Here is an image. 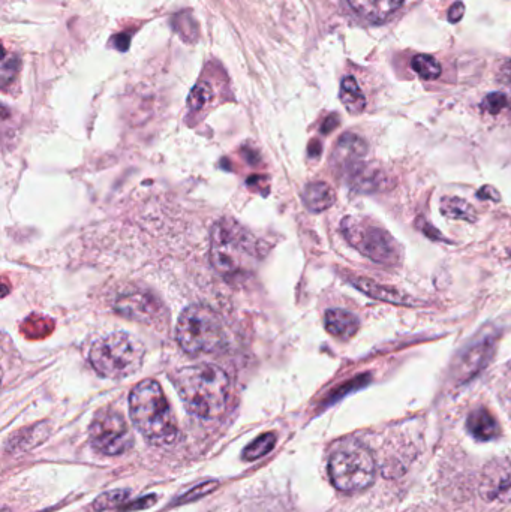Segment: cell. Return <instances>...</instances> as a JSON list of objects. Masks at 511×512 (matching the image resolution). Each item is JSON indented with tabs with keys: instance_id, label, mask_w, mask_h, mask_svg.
I'll return each mask as SVG.
<instances>
[{
	"instance_id": "6da1fadb",
	"label": "cell",
	"mask_w": 511,
	"mask_h": 512,
	"mask_svg": "<svg viewBox=\"0 0 511 512\" xmlns=\"http://www.w3.org/2000/svg\"><path fill=\"white\" fill-rule=\"evenodd\" d=\"M174 384L183 405L192 415L212 420L227 409L230 378L215 364L183 367L177 372Z\"/></svg>"
},
{
	"instance_id": "7a4b0ae2",
	"label": "cell",
	"mask_w": 511,
	"mask_h": 512,
	"mask_svg": "<svg viewBox=\"0 0 511 512\" xmlns=\"http://www.w3.org/2000/svg\"><path fill=\"white\" fill-rule=\"evenodd\" d=\"M129 412L135 429L156 447H168L179 436L176 417L158 382L146 379L129 396Z\"/></svg>"
},
{
	"instance_id": "3957f363",
	"label": "cell",
	"mask_w": 511,
	"mask_h": 512,
	"mask_svg": "<svg viewBox=\"0 0 511 512\" xmlns=\"http://www.w3.org/2000/svg\"><path fill=\"white\" fill-rule=\"evenodd\" d=\"M257 261L255 239L231 219L219 221L210 236V262L225 279H240L251 273Z\"/></svg>"
},
{
	"instance_id": "277c9868",
	"label": "cell",
	"mask_w": 511,
	"mask_h": 512,
	"mask_svg": "<svg viewBox=\"0 0 511 512\" xmlns=\"http://www.w3.org/2000/svg\"><path fill=\"white\" fill-rule=\"evenodd\" d=\"M89 360L104 378H128L143 366L144 346L132 334L116 331L93 343Z\"/></svg>"
},
{
	"instance_id": "5b68a950",
	"label": "cell",
	"mask_w": 511,
	"mask_h": 512,
	"mask_svg": "<svg viewBox=\"0 0 511 512\" xmlns=\"http://www.w3.org/2000/svg\"><path fill=\"white\" fill-rule=\"evenodd\" d=\"M176 336L180 348L192 357L213 354L225 343L221 318L210 307L198 304L183 310L177 322Z\"/></svg>"
},
{
	"instance_id": "8992f818",
	"label": "cell",
	"mask_w": 511,
	"mask_h": 512,
	"mask_svg": "<svg viewBox=\"0 0 511 512\" xmlns=\"http://www.w3.org/2000/svg\"><path fill=\"white\" fill-rule=\"evenodd\" d=\"M375 472L374 456L359 444L344 445L329 460L330 481L341 492L368 489L374 483Z\"/></svg>"
},
{
	"instance_id": "52a82bcc",
	"label": "cell",
	"mask_w": 511,
	"mask_h": 512,
	"mask_svg": "<svg viewBox=\"0 0 511 512\" xmlns=\"http://www.w3.org/2000/svg\"><path fill=\"white\" fill-rule=\"evenodd\" d=\"M341 228L348 243L372 261L395 265L401 259L398 242L384 228L372 224L368 219L348 216L342 221Z\"/></svg>"
},
{
	"instance_id": "ba28073f",
	"label": "cell",
	"mask_w": 511,
	"mask_h": 512,
	"mask_svg": "<svg viewBox=\"0 0 511 512\" xmlns=\"http://www.w3.org/2000/svg\"><path fill=\"white\" fill-rule=\"evenodd\" d=\"M89 441L93 450L99 454L120 456L131 450L134 436L120 412L102 409L90 424Z\"/></svg>"
},
{
	"instance_id": "9c48e42d",
	"label": "cell",
	"mask_w": 511,
	"mask_h": 512,
	"mask_svg": "<svg viewBox=\"0 0 511 512\" xmlns=\"http://www.w3.org/2000/svg\"><path fill=\"white\" fill-rule=\"evenodd\" d=\"M368 144L359 135L345 134L339 138L333 150V168L339 176L350 182L360 171L368 167Z\"/></svg>"
},
{
	"instance_id": "30bf717a",
	"label": "cell",
	"mask_w": 511,
	"mask_h": 512,
	"mask_svg": "<svg viewBox=\"0 0 511 512\" xmlns=\"http://www.w3.org/2000/svg\"><path fill=\"white\" fill-rule=\"evenodd\" d=\"M480 495L485 501L497 504L511 502V463L509 460H492L483 469Z\"/></svg>"
},
{
	"instance_id": "8fae6325",
	"label": "cell",
	"mask_w": 511,
	"mask_h": 512,
	"mask_svg": "<svg viewBox=\"0 0 511 512\" xmlns=\"http://www.w3.org/2000/svg\"><path fill=\"white\" fill-rule=\"evenodd\" d=\"M116 310L128 318L135 321L143 322V324H156L159 319L164 318L162 312L164 307L149 292L128 291L119 295L116 301Z\"/></svg>"
},
{
	"instance_id": "7c38bea8",
	"label": "cell",
	"mask_w": 511,
	"mask_h": 512,
	"mask_svg": "<svg viewBox=\"0 0 511 512\" xmlns=\"http://www.w3.org/2000/svg\"><path fill=\"white\" fill-rule=\"evenodd\" d=\"M348 5L366 20L381 23L395 14L405 0H347Z\"/></svg>"
},
{
	"instance_id": "4fadbf2b",
	"label": "cell",
	"mask_w": 511,
	"mask_h": 512,
	"mask_svg": "<svg viewBox=\"0 0 511 512\" xmlns=\"http://www.w3.org/2000/svg\"><path fill=\"white\" fill-rule=\"evenodd\" d=\"M326 328L332 336L342 340L356 336L360 321L354 313L342 309H330L326 313Z\"/></svg>"
},
{
	"instance_id": "5bb4252c",
	"label": "cell",
	"mask_w": 511,
	"mask_h": 512,
	"mask_svg": "<svg viewBox=\"0 0 511 512\" xmlns=\"http://www.w3.org/2000/svg\"><path fill=\"white\" fill-rule=\"evenodd\" d=\"M467 426L471 435L479 441H491V439L497 438L498 430H500L494 415L485 408L471 412Z\"/></svg>"
},
{
	"instance_id": "9a60e30c",
	"label": "cell",
	"mask_w": 511,
	"mask_h": 512,
	"mask_svg": "<svg viewBox=\"0 0 511 512\" xmlns=\"http://www.w3.org/2000/svg\"><path fill=\"white\" fill-rule=\"evenodd\" d=\"M303 201L312 212H324L335 204L336 194L332 186L324 182H315L306 186Z\"/></svg>"
},
{
	"instance_id": "2e32d148",
	"label": "cell",
	"mask_w": 511,
	"mask_h": 512,
	"mask_svg": "<svg viewBox=\"0 0 511 512\" xmlns=\"http://www.w3.org/2000/svg\"><path fill=\"white\" fill-rule=\"evenodd\" d=\"M353 285L360 289L363 294L369 295V297L375 298V300L386 301V303L392 304L408 303V298L401 294V292L396 291V289L387 288V286L378 285V283L372 282L371 279L357 277V279H353Z\"/></svg>"
},
{
	"instance_id": "e0dca14e",
	"label": "cell",
	"mask_w": 511,
	"mask_h": 512,
	"mask_svg": "<svg viewBox=\"0 0 511 512\" xmlns=\"http://www.w3.org/2000/svg\"><path fill=\"white\" fill-rule=\"evenodd\" d=\"M492 346L489 342L479 343L474 346L462 360L461 375L465 379L471 378L477 372L483 369L488 363V358L491 357Z\"/></svg>"
},
{
	"instance_id": "ac0fdd59",
	"label": "cell",
	"mask_w": 511,
	"mask_h": 512,
	"mask_svg": "<svg viewBox=\"0 0 511 512\" xmlns=\"http://www.w3.org/2000/svg\"><path fill=\"white\" fill-rule=\"evenodd\" d=\"M341 102L348 113L362 114L366 108V98L357 84L356 78H344L341 84Z\"/></svg>"
},
{
	"instance_id": "d6986e66",
	"label": "cell",
	"mask_w": 511,
	"mask_h": 512,
	"mask_svg": "<svg viewBox=\"0 0 511 512\" xmlns=\"http://www.w3.org/2000/svg\"><path fill=\"white\" fill-rule=\"evenodd\" d=\"M441 212L450 219H458V221H476V213L473 207L467 201L461 198L447 197L441 200Z\"/></svg>"
},
{
	"instance_id": "ffe728a7",
	"label": "cell",
	"mask_w": 511,
	"mask_h": 512,
	"mask_svg": "<svg viewBox=\"0 0 511 512\" xmlns=\"http://www.w3.org/2000/svg\"><path fill=\"white\" fill-rule=\"evenodd\" d=\"M275 445V433L261 435L260 438L255 439L254 442H251V444L243 450V459L248 460V462H255V460L261 459V457L269 454L270 451L275 448Z\"/></svg>"
},
{
	"instance_id": "44dd1931",
	"label": "cell",
	"mask_w": 511,
	"mask_h": 512,
	"mask_svg": "<svg viewBox=\"0 0 511 512\" xmlns=\"http://www.w3.org/2000/svg\"><path fill=\"white\" fill-rule=\"evenodd\" d=\"M411 66L425 80H437L441 75L440 63L428 54H417L411 62Z\"/></svg>"
},
{
	"instance_id": "7402d4cb",
	"label": "cell",
	"mask_w": 511,
	"mask_h": 512,
	"mask_svg": "<svg viewBox=\"0 0 511 512\" xmlns=\"http://www.w3.org/2000/svg\"><path fill=\"white\" fill-rule=\"evenodd\" d=\"M128 496L129 493L125 492V490H114V492L105 493V495H101L98 499H95V502H93V510H113V508L120 507Z\"/></svg>"
},
{
	"instance_id": "603a6c76",
	"label": "cell",
	"mask_w": 511,
	"mask_h": 512,
	"mask_svg": "<svg viewBox=\"0 0 511 512\" xmlns=\"http://www.w3.org/2000/svg\"><path fill=\"white\" fill-rule=\"evenodd\" d=\"M18 68H20V62H18L17 57L5 54L2 62V69H0V80H2L3 89H5L9 83H12L15 75H17Z\"/></svg>"
},
{
	"instance_id": "cb8c5ba5",
	"label": "cell",
	"mask_w": 511,
	"mask_h": 512,
	"mask_svg": "<svg viewBox=\"0 0 511 512\" xmlns=\"http://www.w3.org/2000/svg\"><path fill=\"white\" fill-rule=\"evenodd\" d=\"M509 105V99L503 95V93H491L486 96L485 101L482 102V108L489 114H498L507 108Z\"/></svg>"
},
{
	"instance_id": "d4e9b609",
	"label": "cell",
	"mask_w": 511,
	"mask_h": 512,
	"mask_svg": "<svg viewBox=\"0 0 511 512\" xmlns=\"http://www.w3.org/2000/svg\"><path fill=\"white\" fill-rule=\"evenodd\" d=\"M210 96H212V90L207 84H198L195 87L194 92H192L191 99H189V105L194 110H200L206 105V102L209 101Z\"/></svg>"
},
{
	"instance_id": "484cf974",
	"label": "cell",
	"mask_w": 511,
	"mask_h": 512,
	"mask_svg": "<svg viewBox=\"0 0 511 512\" xmlns=\"http://www.w3.org/2000/svg\"><path fill=\"white\" fill-rule=\"evenodd\" d=\"M464 12V3L456 2L455 5L449 9V20L452 21V23H458V21H461L462 17H464Z\"/></svg>"
},
{
	"instance_id": "4316f807",
	"label": "cell",
	"mask_w": 511,
	"mask_h": 512,
	"mask_svg": "<svg viewBox=\"0 0 511 512\" xmlns=\"http://www.w3.org/2000/svg\"><path fill=\"white\" fill-rule=\"evenodd\" d=\"M114 47L117 50H128L129 47V36L126 33H122V35H117L116 38L113 39Z\"/></svg>"
},
{
	"instance_id": "83f0119b",
	"label": "cell",
	"mask_w": 511,
	"mask_h": 512,
	"mask_svg": "<svg viewBox=\"0 0 511 512\" xmlns=\"http://www.w3.org/2000/svg\"><path fill=\"white\" fill-rule=\"evenodd\" d=\"M501 83L511 87V60L510 62L504 63L503 68L500 71Z\"/></svg>"
}]
</instances>
